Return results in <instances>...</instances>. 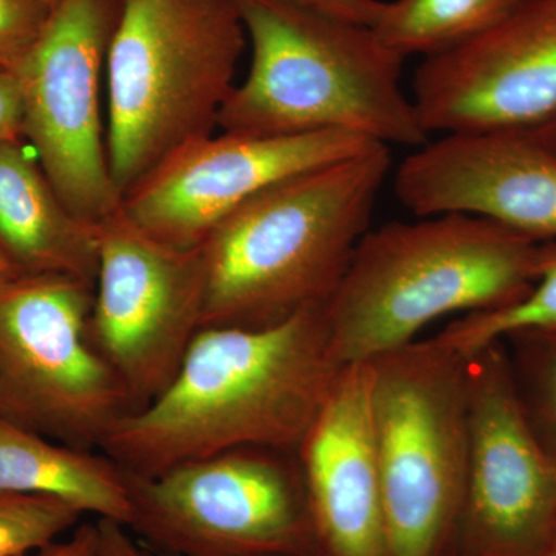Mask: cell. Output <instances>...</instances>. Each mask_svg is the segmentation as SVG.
I'll return each instance as SVG.
<instances>
[{
  "label": "cell",
  "mask_w": 556,
  "mask_h": 556,
  "mask_svg": "<svg viewBox=\"0 0 556 556\" xmlns=\"http://www.w3.org/2000/svg\"><path fill=\"white\" fill-rule=\"evenodd\" d=\"M397 200L416 217L463 214L556 241V155L525 130L442 135L394 174Z\"/></svg>",
  "instance_id": "5bb4252c"
},
{
  "label": "cell",
  "mask_w": 556,
  "mask_h": 556,
  "mask_svg": "<svg viewBox=\"0 0 556 556\" xmlns=\"http://www.w3.org/2000/svg\"><path fill=\"white\" fill-rule=\"evenodd\" d=\"M342 368L327 305L273 327L200 329L169 387L100 452L138 478L233 448L298 452Z\"/></svg>",
  "instance_id": "6da1fadb"
},
{
  "label": "cell",
  "mask_w": 556,
  "mask_h": 556,
  "mask_svg": "<svg viewBox=\"0 0 556 556\" xmlns=\"http://www.w3.org/2000/svg\"><path fill=\"white\" fill-rule=\"evenodd\" d=\"M93 291L79 278L21 276L0 292V417L100 452L134 405L91 345Z\"/></svg>",
  "instance_id": "ba28073f"
},
{
  "label": "cell",
  "mask_w": 556,
  "mask_h": 556,
  "mask_svg": "<svg viewBox=\"0 0 556 556\" xmlns=\"http://www.w3.org/2000/svg\"><path fill=\"white\" fill-rule=\"evenodd\" d=\"M115 0H61L14 68L24 138L73 214L101 225L123 204L112 170L102 90Z\"/></svg>",
  "instance_id": "9c48e42d"
},
{
  "label": "cell",
  "mask_w": 556,
  "mask_h": 556,
  "mask_svg": "<svg viewBox=\"0 0 556 556\" xmlns=\"http://www.w3.org/2000/svg\"><path fill=\"white\" fill-rule=\"evenodd\" d=\"M91 345L116 372L134 413L169 387L203 328V249H181L138 228L123 208L98 228Z\"/></svg>",
  "instance_id": "30bf717a"
},
{
  "label": "cell",
  "mask_w": 556,
  "mask_h": 556,
  "mask_svg": "<svg viewBox=\"0 0 556 556\" xmlns=\"http://www.w3.org/2000/svg\"><path fill=\"white\" fill-rule=\"evenodd\" d=\"M555 328L556 241H544L535 283L526 295L503 308L460 316L442 329L437 339L460 356L470 357L510 336Z\"/></svg>",
  "instance_id": "d6986e66"
},
{
  "label": "cell",
  "mask_w": 556,
  "mask_h": 556,
  "mask_svg": "<svg viewBox=\"0 0 556 556\" xmlns=\"http://www.w3.org/2000/svg\"><path fill=\"white\" fill-rule=\"evenodd\" d=\"M412 98L428 135L543 123L556 110V0H522L478 38L426 58Z\"/></svg>",
  "instance_id": "4fadbf2b"
},
{
  "label": "cell",
  "mask_w": 556,
  "mask_h": 556,
  "mask_svg": "<svg viewBox=\"0 0 556 556\" xmlns=\"http://www.w3.org/2000/svg\"><path fill=\"white\" fill-rule=\"evenodd\" d=\"M541 244L463 214L369 229L327 303L340 365L364 364L408 345L450 314L517 302L535 283Z\"/></svg>",
  "instance_id": "277c9868"
},
{
  "label": "cell",
  "mask_w": 556,
  "mask_h": 556,
  "mask_svg": "<svg viewBox=\"0 0 556 556\" xmlns=\"http://www.w3.org/2000/svg\"><path fill=\"white\" fill-rule=\"evenodd\" d=\"M390 169V148L378 146L281 179L223 219L201 247L203 328L273 327L327 305L369 230Z\"/></svg>",
  "instance_id": "7a4b0ae2"
},
{
  "label": "cell",
  "mask_w": 556,
  "mask_h": 556,
  "mask_svg": "<svg viewBox=\"0 0 556 556\" xmlns=\"http://www.w3.org/2000/svg\"><path fill=\"white\" fill-rule=\"evenodd\" d=\"M255 556H299V555H255Z\"/></svg>",
  "instance_id": "4dcf8cb0"
},
{
  "label": "cell",
  "mask_w": 556,
  "mask_h": 556,
  "mask_svg": "<svg viewBox=\"0 0 556 556\" xmlns=\"http://www.w3.org/2000/svg\"><path fill=\"white\" fill-rule=\"evenodd\" d=\"M251 68L218 116L230 134L345 131L387 146L428 142L402 86L405 58L368 25L291 0H237Z\"/></svg>",
  "instance_id": "3957f363"
},
{
  "label": "cell",
  "mask_w": 556,
  "mask_h": 556,
  "mask_svg": "<svg viewBox=\"0 0 556 556\" xmlns=\"http://www.w3.org/2000/svg\"><path fill=\"white\" fill-rule=\"evenodd\" d=\"M466 358V482L450 556H551L556 460L527 422L503 342Z\"/></svg>",
  "instance_id": "8fae6325"
},
{
  "label": "cell",
  "mask_w": 556,
  "mask_h": 556,
  "mask_svg": "<svg viewBox=\"0 0 556 556\" xmlns=\"http://www.w3.org/2000/svg\"><path fill=\"white\" fill-rule=\"evenodd\" d=\"M503 345L527 422L556 460V328L510 336Z\"/></svg>",
  "instance_id": "ffe728a7"
},
{
  "label": "cell",
  "mask_w": 556,
  "mask_h": 556,
  "mask_svg": "<svg viewBox=\"0 0 556 556\" xmlns=\"http://www.w3.org/2000/svg\"><path fill=\"white\" fill-rule=\"evenodd\" d=\"M368 362L346 365L298 450L316 556H388Z\"/></svg>",
  "instance_id": "9a60e30c"
},
{
  "label": "cell",
  "mask_w": 556,
  "mask_h": 556,
  "mask_svg": "<svg viewBox=\"0 0 556 556\" xmlns=\"http://www.w3.org/2000/svg\"><path fill=\"white\" fill-rule=\"evenodd\" d=\"M244 43L237 0H121L105 89L110 170L123 199L214 134Z\"/></svg>",
  "instance_id": "5b68a950"
},
{
  "label": "cell",
  "mask_w": 556,
  "mask_h": 556,
  "mask_svg": "<svg viewBox=\"0 0 556 556\" xmlns=\"http://www.w3.org/2000/svg\"><path fill=\"white\" fill-rule=\"evenodd\" d=\"M35 556H100L97 522L79 526L70 540L62 543L54 541L36 552Z\"/></svg>",
  "instance_id": "484cf974"
},
{
  "label": "cell",
  "mask_w": 556,
  "mask_h": 556,
  "mask_svg": "<svg viewBox=\"0 0 556 556\" xmlns=\"http://www.w3.org/2000/svg\"><path fill=\"white\" fill-rule=\"evenodd\" d=\"M522 0H393L380 5L371 30L387 49L407 60L447 53L478 38Z\"/></svg>",
  "instance_id": "ac0fdd59"
},
{
  "label": "cell",
  "mask_w": 556,
  "mask_h": 556,
  "mask_svg": "<svg viewBox=\"0 0 556 556\" xmlns=\"http://www.w3.org/2000/svg\"><path fill=\"white\" fill-rule=\"evenodd\" d=\"M83 515L58 497L0 492V556H27L49 546Z\"/></svg>",
  "instance_id": "44dd1931"
},
{
  "label": "cell",
  "mask_w": 556,
  "mask_h": 556,
  "mask_svg": "<svg viewBox=\"0 0 556 556\" xmlns=\"http://www.w3.org/2000/svg\"><path fill=\"white\" fill-rule=\"evenodd\" d=\"M17 277H21L20 274L16 273V269L7 262L5 258L0 255V292L3 291L11 281L16 280Z\"/></svg>",
  "instance_id": "83f0119b"
},
{
  "label": "cell",
  "mask_w": 556,
  "mask_h": 556,
  "mask_svg": "<svg viewBox=\"0 0 556 556\" xmlns=\"http://www.w3.org/2000/svg\"><path fill=\"white\" fill-rule=\"evenodd\" d=\"M378 146L345 131L212 134L164 161L124 195L121 208L156 240L201 248L223 219L262 190Z\"/></svg>",
  "instance_id": "7c38bea8"
},
{
  "label": "cell",
  "mask_w": 556,
  "mask_h": 556,
  "mask_svg": "<svg viewBox=\"0 0 556 556\" xmlns=\"http://www.w3.org/2000/svg\"><path fill=\"white\" fill-rule=\"evenodd\" d=\"M368 365L388 556H450L466 482L467 358L431 338Z\"/></svg>",
  "instance_id": "8992f818"
},
{
  "label": "cell",
  "mask_w": 556,
  "mask_h": 556,
  "mask_svg": "<svg viewBox=\"0 0 556 556\" xmlns=\"http://www.w3.org/2000/svg\"><path fill=\"white\" fill-rule=\"evenodd\" d=\"M24 138L20 86L13 72L0 70V144Z\"/></svg>",
  "instance_id": "603a6c76"
},
{
  "label": "cell",
  "mask_w": 556,
  "mask_h": 556,
  "mask_svg": "<svg viewBox=\"0 0 556 556\" xmlns=\"http://www.w3.org/2000/svg\"><path fill=\"white\" fill-rule=\"evenodd\" d=\"M22 139L0 144V255L20 276H65L93 285L98 228L70 211Z\"/></svg>",
  "instance_id": "2e32d148"
},
{
  "label": "cell",
  "mask_w": 556,
  "mask_h": 556,
  "mask_svg": "<svg viewBox=\"0 0 556 556\" xmlns=\"http://www.w3.org/2000/svg\"><path fill=\"white\" fill-rule=\"evenodd\" d=\"M98 527V551L100 556H159L138 546L126 532V526L113 519L100 518Z\"/></svg>",
  "instance_id": "d4e9b609"
},
{
  "label": "cell",
  "mask_w": 556,
  "mask_h": 556,
  "mask_svg": "<svg viewBox=\"0 0 556 556\" xmlns=\"http://www.w3.org/2000/svg\"><path fill=\"white\" fill-rule=\"evenodd\" d=\"M543 148L551 150L556 155V110L543 123L536 124L532 129L525 130Z\"/></svg>",
  "instance_id": "4316f807"
},
{
  "label": "cell",
  "mask_w": 556,
  "mask_h": 556,
  "mask_svg": "<svg viewBox=\"0 0 556 556\" xmlns=\"http://www.w3.org/2000/svg\"><path fill=\"white\" fill-rule=\"evenodd\" d=\"M291 2L324 11L342 20L368 25V27L375 24L382 5V0H291Z\"/></svg>",
  "instance_id": "cb8c5ba5"
},
{
  "label": "cell",
  "mask_w": 556,
  "mask_h": 556,
  "mask_svg": "<svg viewBox=\"0 0 556 556\" xmlns=\"http://www.w3.org/2000/svg\"><path fill=\"white\" fill-rule=\"evenodd\" d=\"M129 477V529L175 556H316L298 452L241 447Z\"/></svg>",
  "instance_id": "52a82bcc"
},
{
  "label": "cell",
  "mask_w": 556,
  "mask_h": 556,
  "mask_svg": "<svg viewBox=\"0 0 556 556\" xmlns=\"http://www.w3.org/2000/svg\"><path fill=\"white\" fill-rule=\"evenodd\" d=\"M0 492L53 496L129 526V477L104 453L60 444L0 417Z\"/></svg>",
  "instance_id": "e0dca14e"
},
{
  "label": "cell",
  "mask_w": 556,
  "mask_h": 556,
  "mask_svg": "<svg viewBox=\"0 0 556 556\" xmlns=\"http://www.w3.org/2000/svg\"><path fill=\"white\" fill-rule=\"evenodd\" d=\"M551 556H556V540H555L554 548H552V555Z\"/></svg>",
  "instance_id": "f546056e"
},
{
  "label": "cell",
  "mask_w": 556,
  "mask_h": 556,
  "mask_svg": "<svg viewBox=\"0 0 556 556\" xmlns=\"http://www.w3.org/2000/svg\"><path fill=\"white\" fill-rule=\"evenodd\" d=\"M60 2L61 0H46L47 5H49L51 10H53Z\"/></svg>",
  "instance_id": "f1b7e54d"
},
{
  "label": "cell",
  "mask_w": 556,
  "mask_h": 556,
  "mask_svg": "<svg viewBox=\"0 0 556 556\" xmlns=\"http://www.w3.org/2000/svg\"><path fill=\"white\" fill-rule=\"evenodd\" d=\"M50 14L46 0H0V70L14 72L39 39Z\"/></svg>",
  "instance_id": "7402d4cb"
}]
</instances>
